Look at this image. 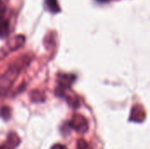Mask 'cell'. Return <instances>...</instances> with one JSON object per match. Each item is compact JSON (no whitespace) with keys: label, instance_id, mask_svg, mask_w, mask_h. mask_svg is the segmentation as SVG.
Masks as SVG:
<instances>
[{"label":"cell","instance_id":"1","mask_svg":"<svg viewBox=\"0 0 150 149\" xmlns=\"http://www.w3.org/2000/svg\"><path fill=\"white\" fill-rule=\"evenodd\" d=\"M29 62V56L23 55L9 66L6 71L0 76V93H5L11 89L22 69L25 68Z\"/></svg>","mask_w":150,"mask_h":149},{"label":"cell","instance_id":"2","mask_svg":"<svg viewBox=\"0 0 150 149\" xmlns=\"http://www.w3.org/2000/svg\"><path fill=\"white\" fill-rule=\"evenodd\" d=\"M25 41V38L24 35H16L11 38L4 46L0 47V61L4 59L10 53L16 51L20 48Z\"/></svg>","mask_w":150,"mask_h":149},{"label":"cell","instance_id":"3","mask_svg":"<svg viewBox=\"0 0 150 149\" xmlns=\"http://www.w3.org/2000/svg\"><path fill=\"white\" fill-rule=\"evenodd\" d=\"M69 126L71 128L80 133H84L88 129L87 119L83 116L79 114H76L73 116L72 119L69 122Z\"/></svg>","mask_w":150,"mask_h":149},{"label":"cell","instance_id":"4","mask_svg":"<svg viewBox=\"0 0 150 149\" xmlns=\"http://www.w3.org/2000/svg\"><path fill=\"white\" fill-rule=\"evenodd\" d=\"M74 81V78L72 76L70 75H59L58 76V83H59V85L60 87L62 88H68L69 86H70L71 83Z\"/></svg>","mask_w":150,"mask_h":149},{"label":"cell","instance_id":"5","mask_svg":"<svg viewBox=\"0 0 150 149\" xmlns=\"http://www.w3.org/2000/svg\"><path fill=\"white\" fill-rule=\"evenodd\" d=\"M145 119V112L142 107L134 106L132 111L131 119L134 121H142Z\"/></svg>","mask_w":150,"mask_h":149},{"label":"cell","instance_id":"6","mask_svg":"<svg viewBox=\"0 0 150 149\" xmlns=\"http://www.w3.org/2000/svg\"><path fill=\"white\" fill-rule=\"evenodd\" d=\"M45 5L46 8L53 13H56L60 11V7L57 0H45Z\"/></svg>","mask_w":150,"mask_h":149},{"label":"cell","instance_id":"7","mask_svg":"<svg viewBox=\"0 0 150 149\" xmlns=\"http://www.w3.org/2000/svg\"><path fill=\"white\" fill-rule=\"evenodd\" d=\"M9 34V22L4 19L0 21V38H5Z\"/></svg>","mask_w":150,"mask_h":149},{"label":"cell","instance_id":"8","mask_svg":"<svg viewBox=\"0 0 150 149\" xmlns=\"http://www.w3.org/2000/svg\"><path fill=\"white\" fill-rule=\"evenodd\" d=\"M31 99L33 102H40L44 100V97L41 92L38 90H34L31 93Z\"/></svg>","mask_w":150,"mask_h":149},{"label":"cell","instance_id":"9","mask_svg":"<svg viewBox=\"0 0 150 149\" xmlns=\"http://www.w3.org/2000/svg\"><path fill=\"white\" fill-rule=\"evenodd\" d=\"M11 114V111L9 107L4 106L1 109L0 111V116L4 119H9Z\"/></svg>","mask_w":150,"mask_h":149},{"label":"cell","instance_id":"10","mask_svg":"<svg viewBox=\"0 0 150 149\" xmlns=\"http://www.w3.org/2000/svg\"><path fill=\"white\" fill-rule=\"evenodd\" d=\"M5 13H6V5L3 2V0H0V21L5 19Z\"/></svg>","mask_w":150,"mask_h":149},{"label":"cell","instance_id":"11","mask_svg":"<svg viewBox=\"0 0 150 149\" xmlns=\"http://www.w3.org/2000/svg\"><path fill=\"white\" fill-rule=\"evenodd\" d=\"M77 149H90V148L84 140H79L77 142Z\"/></svg>","mask_w":150,"mask_h":149},{"label":"cell","instance_id":"12","mask_svg":"<svg viewBox=\"0 0 150 149\" xmlns=\"http://www.w3.org/2000/svg\"><path fill=\"white\" fill-rule=\"evenodd\" d=\"M51 149H67V148L64 145H62V144H55L51 148Z\"/></svg>","mask_w":150,"mask_h":149},{"label":"cell","instance_id":"13","mask_svg":"<svg viewBox=\"0 0 150 149\" xmlns=\"http://www.w3.org/2000/svg\"><path fill=\"white\" fill-rule=\"evenodd\" d=\"M14 147H12L11 144L7 143V144H4L3 146L0 147V149H13Z\"/></svg>","mask_w":150,"mask_h":149}]
</instances>
